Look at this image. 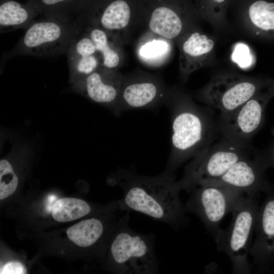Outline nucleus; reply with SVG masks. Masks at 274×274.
Instances as JSON below:
<instances>
[{
    "label": "nucleus",
    "instance_id": "nucleus-1",
    "mask_svg": "<svg viewBox=\"0 0 274 274\" xmlns=\"http://www.w3.org/2000/svg\"><path fill=\"white\" fill-rule=\"evenodd\" d=\"M122 189L118 202L124 211H134L164 223L176 230L188 223L185 207L179 193L181 190L175 173L165 169L159 175L149 177L138 174L133 169H122L112 179Z\"/></svg>",
    "mask_w": 274,
    "mask_h": 274
},
{
    "label": "nucleus",
    "instance_id": "nucleus-2",
    "mask_svg": "<svg viewBox=\"0 0 274 274\" xmlns=\"http://www.w3.org/2000/svg\"><path fill=\"white\" fill-rule=\"evenodd\" d=\"M171 115V151L165 169L175 173L184 162L213 144L220 135L212 108L198 105L190 95L172 88L165 104Z\"/></svg>",
    "mask_w": 274,
    "mask_h": 274
},
{
    "label": "nucleus",
    "instance_id": "nucleus-3",
    "mask_svg": "<svg viewBox=\"0 0 274 274\" xmlns=\"http://www.w3.org/2000/svg\"><path fill=\"white\" fill-rule=\"evenodd\" d=\"M77 19L41 16L24 30L16 46L4 55L5 61L18 56L51 57L66 52L82 29Z\"/></svg>",
    "mask_w": 274,
    "mask_h": 274
},
{
    "label": "nucleus",
    "instance_id": "nucleus-4",
    "mask_svg": "<svg viewBox=\"0 0 274 274\" xmlns=\"http://www.w3.org/2000/svg\"><path fill=\"white\" fill-rule=\"evenodd\" d=\"M258 208L257 197L243 195L231 212L229 226L214 235L218 250L229 257L233 273H249L251 271L248 257Z\"/></svg>",
    "mask_w": 274,
    "mask_h": 274
},
{
    "label": "nucleus",
    "instance_id": "nucleus-5",
    "mask_svg": "<svg viewBox=\"0 0 274 274\" xmlns=\"http://www.w3.org/2000/svg\"><path fill=\"white\" fill-rule=\"evenodd\" d=\"M129 212L120 219L110 246L112 260L118 272L124 274H156L159 262L153 233L143 234L129 226Z\"/></svg>",
    "mask_w": 274,
    "mask_h": 274
},
{
    "label": "nucleus",
    "instance_id": "nucleus-6",
    "mask_svg": "<svg viewBox=\"0 0 274 274\" xmlns=\"http://www.w3.org/2000/svg\"><path fill=\"white\" fill-rule=\"evenodd\" d=\"M272 79L223 72L214 75L196 94V98L221 115L233 112L266 89Z\"/></svg>",
    "mask_w": 274,
    "mask_h": 274
},
{
    "label": "nucleus",
    "instance_id": "nucleus-7",
    "mask_svg": "<svg viewBox=\"0 0 274 274\" xmlns=\"http://www.w3.org/2000/svg\"><path fill=\"white\" fill-rule=\"evenodd\" d=\"M137 5L139 20L146 22L150 32L171 41L196 27L199 16L189 0H137Z\"/></svg>",
    "mask_w": 274,
    "mask_h": 274
},
{
    "label": "nucleus",
    "instance_id": "nucleus-8",
    "mask_svg": "<svg viewBox=\"0 0 274 274\" xmlns=\"http://www.w3.org/2000/svg\"><path fill=\"white\" fill-rule=\"evenodd\" d=\"M254 150L252 147L242 148L221 136L186 164L183 177L178 181L181 190L190 192L197 186L220 178Z\"/></svg>",
    "mask_w": 274,
    "mask_h": 274
},
{
    "label": "nucleus",
    "instance_id": "nucleus-9",
    "mask_svg": "<svg viewBox=\"0 0 274 274\" xmlns=\"http://www.w3.org/2000/svg\"><path fill=\"white\" fill-rule=\"evenodd\" d=\"M185 206L187 212L195 214L206 228L215 235L220 224L244 195L224 184L207 182L194 188Z\"/></svg>",
    "mask_w": 274,
    "mask_h": 274
},
{
    "label": "nucleus",
    "instance_id": "nucleus-10",
    "mask_svg": "<svg viewBox=\"0 0 274 274\" xmlns=\"http://www.w3.org/2000/svg\"><path fill=\"white\" fill-rule=\"evenodd\" d=\"M267 89L230 113L220 114L217 123L222 138L242 148L252 147L251 140L263 125L266 108L271 99Z\"/></svg>",
    "mask_w": 274,
    "mask_h": 274
},
{
    "label": "nucleus",
    "instance_id": "nucleus-11",
    "mask_svg": "<svg viewBox=\"0 0 274 274\" xmlns=\"http://www.w3.org/2000/svg\"><path fill=\"white\" fill-rule=\"evenodd\" d=\"M77 20L105 30L124 45L125 33L139 20L137 0H87Z\"/></svg>",
    "mask_w": 274,
    "mask_h": 274
},
{
    "label": "nucleus",
    "instance_id": "nucleus-12",
    "mask_svg": "<svg viewBox=\"0 0 274 274\" xmlns=\"http://www.w3.org/2000/svg\"><path fill=\"white\" fill-rule=\"evenodd\" d=\"M171 89L166 88L160 79L151 75L124 76L116 112L165 104Z\"/></svg>",
    "mask_w": 274,
    "mask_h": 274
},
{
    "label": "nucleus",
    "instance_id": "nucleus-13",
    "mask_svg": "<svg viewBox=\"0 0 274 274\" xmlns=\"http://www.w3.org/2000/svg\"><path fill=\"white\" fill-rule=\"evenodd\" d=\"M267 168L261 152L255 149L234 164L221 177L211 182L225 185L244 195L258 197L271 185L265 176Z\"/></svg>",
    "mask_w": 274,
    "mask_h": 274
},
{
    "label": "nucleus",
    "instance_id": "nucleus-14",
    "mask_svg": "<svg viewBox=\"0 0 274 274\" xmlns=\"http://www.w3.org/2000/svg\"><path fill=\"white\" fill-rule=\"evenodd\" d=\"M264 193V200L258 210L255 238L250 252L260 272L270 271L274 266V185Z\"/></svg>",
    "mask_w": 274,
    "mask_h": 274
},
{
    "label": "nucleus",
    "instance_id": "nucleus-15",
    "mask_svg": "<svg viewBox=\"0 0 274 274\" xmlns=\"http://www.w3.org/2000/svg\"><path fill=\"white\" fill-rule=\"evenodd\" d=\"M176 42L179 49V78L183 83H186L193 73L211 65L214 60V39L196 27Z\"/></svg>",
    "mask_w": 274,
    "mask_h": 274
},
{
    "label": "nucleus",
    "instance_id": "nucleus-16",
    "mask_svg": "<svg viewBox=\"0 0 274 274\" xmlns=\"http://www.w3.org/2000/svg\"><path fill=\"white\" fill-rule=\"evenodd\" d=\"M123 79L119 69L101 66L74 84L91 100L116 112Z\"/></svg>",
    "mask_w": 274,
    "mask_h": 274
},
{
    "label": "nucleus",
    "instance_id": "nucleus-17",
    "mask_svg": "<svg viewBox=\"0 0 274 274\" xmlns=\"http://www.w3.org/2000/svg\"><path fill=\"white\" fill-rule=\"evenodd\" d=\"M66 53L72 83L82 80L102 66L101 58L93 41L83 28Z\"/></svg>",
    "mask_w": 274,
    "mask_h": 274
},
{
    "label": "nucleus",
    "instance_id": "nucleus-18",
    "mask_svg": "<svg viewBox=\"0 0 274 274\" xmlns=\"http://www.w3.org/2000/svg\"><path fill=\"white\" fill-rule=\"evenodd\" d=\"M237 9L245 27L255 37L274 39V2L238 0Z\"/></svg>",
    "mask_w": 274,
    "mask_h": 274
},
{
    "label": "nucleus",
    "instance_id": "nucleus-19",
    "mask_svg": "<svg viewBox=\"0 0 274 274\" xmlns=\"http://www.w3.org/2000/svg\"><path fill=\"white\" fill-rule=\"evenodd\" d=\"M83 29L93 41L101 60L102 66L118 69L124 59L123 44L117 37L91 25H82Z\"/></svg>",
    "mask_w": 274,
    "mask_h": 274
},
{
    "label": "nucleus",
    "instance_id": "nucleus-20",
    "mask_svg": "<svg viewBox=\"0 0 274 274\" xmlns=\"http://www.w3.org/2000/svg\"><path fill=\"white\" fill-rule=\"evenodd\" d=\"M39 16V11L29 2L22 4L15 0H3L0 5V32L25 29Z\"/></svg>",
    "mask_w": 274,
    "mask_h": 274
},
{
    "label": "nucleus",
    "instance_id": "nucleus-21",
    "mask_svg": "<svg viewBox=\"0 0 274 274\" xmlns=\"http://www.w3.org/2000/svg\"><path fill=\"white\" fill-rule=\"evenodd\" d=\"M87 0H29L41 16L77 19Z\"/></svg>",
    "mask_w": 274,
    "mask_h": 274
},
{
    "label": "nucleus",
    "instance_id": "nucleus-22",
    "mask_svg": "<svg viewBox=\"0 0 274 274\" xmlns=\"http://www.w3.org/2000/svg\"><path fill=\"white\" fill-rule=\"evenodd\" d=\"M104 232L103 223L99 219L93 218L82 220L69 227L66 234L74 244L86 248L95 244Z\"/></svg>",
    "mask_w": 274,
    "mask_h": 274
},
{
    "label": "nucleus",
    "instance_id": "nucleus-23",
    "mask_svg": "<svg viewBox=\"0 0 274 274\" xmlns=\"http://www.w3.org/2000/svg\"><path fill=\"white\" fill-rule=\"evenodd\" d=\"M230 1L195 0L194 5L199 17L216 29L222 30L226 26V15Z\"/></svg>",
    "mask_w": 274,
    "mask_h": 274
},
{
    "label": "nucleus",
    "instance_id": "nucleus-24",
    "mask_svg": "<svg viewBox=\"0 0 274 274\" xmlns=\"http://www.w3.org/2000/svg\"><path fill=\"white\" fill-rule=\"evenodd\" d=\"M91 208L85 201L76 198H63L53 204L52 215L53 218L61 222L73 221L90 213Z\"/></svg>",
    "mask_w": 274,
    "mask_h": 274
},
{
    "label": "nucleus",
    "instance_id": "nucleus-25",
    "mask_svg": "<svg viewBox=\"0 0 274 274\" xmlns=\"http://www.w3.org/2000/svg\"><path fill=\"white\" fill-rule=\"evenodd\" d=\"M171 40L154 35V38L147 39L139 48L140 58L150 65L164 60L169 54Z\"/></svg>",
    "mask_w": 274,
    "mask_h": 274
},
{
    "label": "nucleus",
    "instance_id": "nucleus-26",
    "mask_svg": "<svg viewBox=\"0 0 274 274\" xmlns=\"http://www.w3.org/2000/svg\"><path fill=\"white\" fill-rule=\"evenodd\" d=\"M18 178L10 163L6 159L0 161V199L12 195L16 190Z\"/></svg>",
    "mask_w": 274,
    "mask_h": 274
},
{
    "label": "nucleus",
    "instance_id": "nucleus-27",
    "mask_svg": "<svg viewBox=\"0 0 274 274\" xmlns=\"http://www.w3.org/2000/svg\"><path fill=\"white\" fill-rule=\"evenodd\" d=\"M231 57L232 60L242 69L251 67L255 62V56L249 47L242 42L237 43L234 45Z\"/></svg>",
    "mask_w": 274,
    "mask_h": 274
},
{
    "label": "nucleus",
    "instance_id": "nucleus-28",
    "mask_svg": "<svg viewBox=\"0 0 274 274\" xmlns=\"http://www.w3.org/2000/svg\"><path fill=\"white\" fill-rule=\"evenodd\" d=\"M26 273L24 265L18 261H11L5 264L1 268V274H24Z\"/></svg>",
    "mask_w": 274,
    "mask_h": 274
},
{
    "label": "nucleus",
    "instance_id": "nucleus-29",
    "mask_svg": "<svg viewBox=\"0 0 274 274\" xmlns=\"http://www.w3.org/2000/svg\"><path fill=\"white\" fill-rule=\"evenodd\" d=\"M272 141L267 149L260 151L267 167H274V128L272 129Z\"/></svg>",
    "mask_w": 274,
    "mask_h": 274
},
{
    "label": "nucleus",
    "instance_id": "nucleus-30",
    "mask_svg": "<svg viewBox=\"0 0 274 274\" xmlns=\"http://www.w3.org/2000/svg\"><path fill=\"white\" fill-rule=\"evenodd\" d=\"M267 92L272 98L274 97V79L271 80L270 85L267 89Z\"/></svg>",
    "mask_w": 274,
    "mask_h": 274
}]
</instances>
